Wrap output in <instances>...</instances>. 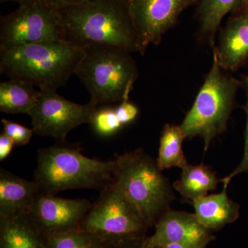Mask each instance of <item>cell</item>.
Returning a JSON list of instances; mask_svg holds the SVG:
<instances>
[{
    "label": "cell",
    "instance_id": "6da1fadb",
    "mask_svg": "<svg viewBox=\"0 0 248 248\" xmlns=\"http://www.w3.org/2000/svg\"><path fill=\"white\" fill-rule=\"evenodd\" d=\"M55 12L61 40L75 46H110L142 55L148 48L134 24L128 0H88Z\"/></svg>",
    "mask_w": 248,
    "mask_h": 248
},
{
    "label": "cell",
    "instance_id": "7a4b0ae2",
    "mask_svg": "<svg viewBox=\"0 0 248 248\" xmlns=\"http://www.w3.org/2000/svg\"><path fill=\"white\" fill-rule=\"evenodd\" d=\"M84 55V48L61 40L5 49L0 50V73L57 91L76 73Z\"/></svg>",
    "mask_w": 248,
    "mask_h": 248
},
{
    "label": "cell",
    "instance_id": "3957f363",
    "mask_svg": "<svg viewBox=\"0 0 248 248\" xmlns=\"http://www.w3.org/2000/svg\"><path fill=\"white\" fill-rule=\"evenodd\" d=\"M65 141L37 152L34 182L40 193L55 195L71 189H99L113 182L115 161L87 157Z\"/></svg>",
    "mask_w": 248,
    "mask_h": 248
},
{
    "label": "cell",
    "instance_id": "277c9868",
    "mask_svg": "<svg viewBox=\"0 0 248 248\" xmlns=\"http://www.w3.org/2000/svg\"><path fill=\"white\" fill-rule=\"evenodd\" d=\"M113 182L138 208L148 226H155L176 197L156 161L143 149L117 155Z\"/></svg>",
    "mask_w": 248,
    "mask_h": 248
},
{
    "label": "cell",
    "instance_id": "5b68a950",
    "mask_svg": "<svg viewBox=\"0 0 248 248\" xmlns=\"http://www.w3.org/2000/svg\"><path fill=\"white\" fill-rule=\"evenodd\" d=\"M76 73L91 94L90 104H108L129 99L138 77L128 50L110 46L85 47Z\"/></svg>",
    "mask_w": 248,
    "mask_h": 248
},
{
    "label": "cell",
    "instance_id": "8992f818",
    "mask_svg": "<svg viewBox=\"0 0 248 248\" xmlns=\"http://www.w3.org/2000/svg\"><path fill=\"white\" fill-rule=\"evenodd\" d=\"M241 85L224 73L213 55L211 68L179 125L186 140L199 137L203 140L204 151H208L212 141L226 130Z\"/></svg>",
    "mask_w": 248,
    "mask_h": 248
},
{
    "label": "cell",
    "instance_id": "52a82bcc",
    "mask_svg": "<svg viewBox=\"0 0 248 248\" xmlns=\"http://www.w3.org/2000/svg\"><path fill=\"white\" fill-rule=\"evenodd\" d=\"M80 228L104 242L112 243L145 237L149 226L138 208L112 182L101 190Z\"/></svg>",
    "mask_w": 248,
    "mask_h": 248
},
{
    "label": "cell",
    "instance_id": "ba28073f",
    "mask_svg": "<svg viewBox=\"0 0 248 248\" xmlns=\"http://www.w3.org/2000/svg\"><path fill=\"white\" fill-rule=\"evenodd\" d=\"M37 102L29 111L34 133L66 141L73 129L90 124L97 107L90 103L79 104L67 100L56 90L40 89Z\"/></svg>",
    "mask_w": 248,
    "mask_h": 248
},
{
    "label": "cell",
    "instance_id": "9c48e42d",
    "mask_svg": "<svg viewBox=\"0 0 248 248\" xmlns=\"http://www.w3.org/2000/svg\"><path fill=\"white\" fill-rule=\"evenodd\" d=\"M51 40H61L58 16L42 3L19 6L0 18V50Z\"/></svg>",
    "mask_w": 248,
    "mask_h": 248
},
{
    "label": "cell",
    "instance_id": "30bf717a",
    "mask_svg": "<svg viewBox=\"0 0 248 248\" xmlns=\"http://www.w3.org/2000/svg\"><path fill=\"white\" fill-rule=\"evenodd\" d=\"M92 204L86 199H63L39 193L29 214L43 236L79 228Z\"/></svg>",
    "mask_w": 248,
    "mask_h": 248
},
{
    "label": "cell",
    "instance_id": "8fae6325",
    "mask_svg": "<svg viewBox=\"0 0 248 248\" xmlns=\"http://www.w3.org/2000/svg\"><path fill=\"white\" fill-rule=\"evenodd\" d=\"M198 0H128L139 35L145 45H158L181 14Z\"/></svg>",
    "mask_w": 248,
    "mask_h": 248
},
{
    "label": "cell",
    "instance_id": "7c38bea8",
    "mask_svg": "<svg viewBox=\"0 0 248 248\" xmlns=\"http://www.w3.org/2000/svg\"><path fill=\"white\" fill-rule=\"evenodd\" d=\"M222 30L218 45L214 46L213 55L225 71H236L248 60V9L232 14Z\"/></svg>",
    "mask_w": 248,
    "mask_h": 248
},
{
    "label": "cell",
    "instance_id": "4fadbf2b",
    "mask_svg": "<svg viewBox=\"0 0 248 248\" xmlns=\"http://www.w3.org/2000/svg\"><path fill=\"white\" fill-rule=\"evenodd\" d=\"M154 234L146 236L145 248H161L167 245L200 239L210 234L197 220L195 213L169 209L155 224Z\"/></svg>",
    "mask_w": 248,
    "mask_h": 248
},
{
    "label": "cell",
    "instance_id": "5bb4252c",
    "mask_svg": "<svg viewBox=\"0 0 248 248\" xmlns=\"http://www.w3.org/2000/svg\"><path fill=\"white\" fill-rule=\"evenodd\" d=\"M39 193L40 189L34 181L0 170V217L27 215Z\"/></svg>",
    "mask_w": 248,
    "mask_h": 248
},
{
    "label": "cell",
    "instance_id": "9a60e30c",
    "mask_svg": "<svg viewBox=\"0 0 248 248\" xmlns=\"http://www.w3.org/2000/svg\"><path fill=\"white\" fill-rule=\"evenodd\" d=\"M192 204L197 220L209 231L221 229L239 216V205L228 197L226 187L220 193L206 195Z\"/></svg>",
    "mask_w": 248,
    "mask_h": 248
},
{
    "label": "cell",
    "instance_id": "2e32d148",
    "mask_svg": "<svg viewBox=\"0 0 248 248\" xmlns=\"http://www.w3.org/2000/svg\"><path fill=\"white\" fill-rule=\"evenodd\" d=\"M0 248H45L44 236L28 215L0 217Z\"/></svg>",
    "mask_w": 248,
    "mask_h": 248
},
{
    "label": "cell",
    "instance_id": "e0dca14e",
    "mask_svg": "<svg viewBox=\"0 0 248 248\" xmlns=\"http://www.w3.org/2000/svg\"><path fill=\"white\" fill-rule=\"evenodd\" d=\"M182 170L181 178L173 184V189L192 202L208 195L221 182L216 172L204 164H187Z\"/></svg>",
    "mask_w": 248,
    "mask_h": 248
},
{
    "label": "cell",
    "instance_id": "ac0fdd59",
    "mask_svg": "<svg viewBox=\"0 0 248 248\" xmlns=\"http://www.w3.org/2000/svg\"><path fill=\"white\" fill-rule=\"evenodd\" d=\"M244 0H200L197 16L200 39L213 47L215 35L223 17L241 9Z\"/></svg>",
    "mask_w": 248,
    "mask_h": 248
},
{
    "label": "cell",
    "instance_id": "d6986e66",
    "mask_svg": "<svg viewBox=\"0 0 248 248\" xmlns=\"http://www.w3.org/2000/svg\"><path fill=\"white\" fill-rule=\"evenodd\" d=\"M40 91L24 80L11 79L0 83V110L5 113L27 114L34 107Z\"/></svg>",
    "mask_w": 248,
    "mask_h": 248
},
{
    "label": "cell",
    "instance_id": "ffe728a7",
    "mask_svg": "<svg viewBox=\"0 0 248 248\" xmlns=\"http://www.w3.org/2000/svg\"><path fill=\"white\" fill-rule=\"evenodd\" d=\"M184 140L185 137L179 125H164L160 137L159 154L156 160L161 170L174 167L182 169L188 164L183 151Z\"/></svg>",
    "mask_w": 248,
    "mask_h": 248
},
{
    "label": "cell",
    "instance_id": "44dd1931",
    "mask_svg": "<svg viewBox=\"0 0 248 248\" xmlns=\"http://www.w3.org/2000/svg\"><path fill=\"white\" fill-rule=\"evenodd\" d=\"M43 236L45 248H104L107 244L97 235L80 227Z\"/></svg>",
    "mask_w": 248,
    "mask_h": 248
},
{
    "label": "cell",
    "instance_id": "7402d4cb",
    "mask_svg": "<svg viewBox=\"0 0 248 248\" xmlns=\"http://www.w3.org/2000/svg\"><path fill=\"white\" fill-rule=\"evenodd\" d=\"M90 124L98 135L101 136H110L123 128L120 123L115 108L104 107L96 108Z\"/></svg>",
    "mask_w": 248,
    "mask_h": 248
},
{
    "label": "cell",
    "instance_id": "603a6c76",
    "mask_svg": "<svg viewBox=\"0 0 248 248\" xmlns=\"http://www.w3.org/2000/svg\"><path fill=\"white\" fill-rule=\"evenodd\" d=\"M4 133L14 141L16 146H25L30 141L34 133L33 129L28 128L21 124L2 119Z\"/></svg>",
    "mask_w": 248,
    "mask_h": 248
},
{
    "label": "cell",
    "instance_id": "cb8c5ba5",
    "mask_svg": "<svg viewBox=\"0 0 248 248\" xmlns=\"http://www.w3.org/2000/svg\"><path fill=\"white\" fill-rule=\"evenodd\" d=\"M241 84L243 85L246 91V112H247V125H246V141H245V148L244 156H243L242 160L238 167L233 171L231 174L227 176L223 179H220L221 182L223 184V187H228L229 185L230 182L232 178L236 177L237 174H241V173L247 172L248 171V76H244L243 78L242 81H241Z\"/></svg>",
    "mask_w": 248,
    "mask_h": 248
},
{
    "label": "cell",
    "instance_id": "d4e9b609",
    "mask_svg": "<svg viewBox=\"0 0 248 248\" xmlns=\"http://www.w3.org/2000/svg\"><path fill=\"white\" fill-rule=\"evenodd\" d=\"M115 110L117 117L124 127L135 121L139 113L138 107L129 102V99H124L120 105L115 108Z\"/></svg>",
    "mask_w": 248,
    "mask_h": 248
},
{
    "label": "cell",
    "instance_id": "484cf974",
    "mask_svg": "<svg viewBox=\"0 0 248 248\" xmlns=\"http://www.w3.org/2000/svg\"><path fill=\"white\" fill-rule=\"evenodd\" d=\"M214 239L215 236L210 234L200 239L174 243L161 248H205Z\"/></svg>",
    "mask_w": 248,
    "mask_h": 248
},
{
    "label": "cell",
    "instance_id": "4316f807",
    "mask_svg": "<svg viewBox=\"0 0 248 248\" xmlns=\"http://www.w3.org/2000/svg\"><path fill=\"white\" fill-rule=\"evenodd\" d=\"M146 236L140 239L125 240L117 242L107 243L104 248H145L143 241Z\"/></svg>",
    "mask_w": 248,
    "mask_h": 248
},
{
    "label": "cell",
    "instance_id": "83f0119b",
    "mask_svg": "<svg viewBox=\"0 0 248 248\" xmlns=\"http://www.w3.org/2000/svg\"><path fill=\"white\" fill-rule=\"evenodd\" d=\"M88 0H42V4L54 11L79 4Z\"/></svg>",
    "mask_w": 248,
    "mask_h": 248
},
{
    "label": "cell",
    "instance_id": "f1b7e54d",
    "mask_svg": "<svg viewBox=\"0 0 248 248\" xmlns=\"http://www.w3.org/2000/svg\"><path fill=\"white\" fill-rule=\"evenodd\" d=\"M16 146L14 141L3 132L0 135V161L9 156L13 148Z\"/></svg>",
    "mask_w": 248,
    "mask_h": 248
},
{
    "label": "cell",
    "instance_id": "f546056e",
    "mask_svg": "<svg viewBox=\"0 0 248 248\" xmlns=\"http://www.w3.org/2000/svg\"><path fill=\"white\" fill-rule=\"evenodd\" d=\"M6 1H15L18 3L19 6H27V5L40 4L42 2V0H0L1 3L6 2Z\"/></svg>",
    "mask_w": 248,
    "mask_h": 248
},
{
    "label": "cell",
    "instance_id": "4dcf8cb0",
    "mask_svg": "<svg viewBox=\"0 0 248 248\" xmlns=\"http://www.w3.org/2000/svg\"><path fill=\"white\" fill-rule=\"evenodd\" d=\"M241 9H248V0H244V1H243L242 6H241Z\"/></svg>",
    "mask_w": 248,
    "mask_h": 248
}]
</instances>
